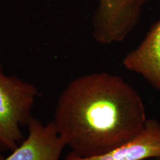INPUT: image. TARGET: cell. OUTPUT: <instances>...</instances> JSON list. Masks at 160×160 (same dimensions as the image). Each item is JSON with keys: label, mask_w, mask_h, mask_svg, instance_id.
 Wrapping results in <instances>:
<instances>
[{"label": "cell", "mask_w": 160, "mask_h": 160, "mask_svg": "<svg viewBox=\"0 0 160 160\" xmlns=\"http://www.w3.org/2000/svg\"><path fill=\"white\" fill-rule=\"evenodd\" d=\"M147 119L142 99L131 85L119 76L96 72L67 86L52 121L72 153L89 158L131 140Z\"/></svg>", "instance_id": "6da1fadb"}, {"label": "cell", "mask_w": 160, "mask_h": 160, "mask_svg": "<svg viewBox=\"0 0 160 160\" xmlns=\"http://www.w3.org/2000/svg\"><path fill=\"white\" fill-rule=\"evenodd\" d=\"M38 95L33 84L7 75L0 66V152H11L25 138L22 127L33 117Z\"/></svg>", "instance_id": "7a4b0ae2"}, {"label": "cell", "mask_w": 160, "mask_h": 160, "mask_svg": "<svg viewBox=\"0 0 160 160\" xmlns=\"http://www.w3.org/2000/svg\"><path fill=\"white\" fill-rule=\"evenodd\" d=\"M92 20V34L108 45L124 40L137 26L143 4L152 0H98Z\"/></svg>", "instance_id": "3957f363"}, {"label": "cell", "mask_w": 160, "mask_h": 160, "mask_svg": "<svg viewBox=\"0 0 160 160\" xmlns=\"http://www.w3.org/2000/svg\"><path fill=\"white\" fill-rule=\"evenodd\" d=\"M26 127L28 137L0 160H60L67 146L52 121L45 125L32 117Z\"/></svg>", "instance_id": "277c9868"}, {"label": "cell", "mask_w": 160, "mask_h": 160, "mask_svg": "<svg viewBox=\"0 0 160 160\" xmlns=\"http://www.w3.org/2000/svg\"><path fill=\"white\" fill-rule=\"evenodd\" d=\"M160 158V123L148 119L137 136L116 148L97 157L84 158L69 152L65 160H149Z\"/></svg>", "instance_id": "5b68a950"}, {"label": "cell", "mask_w": 160, "mask_h": 160, "mask_svg": "<svg viewBox=\"0 0 160 160\" xmlns=\"http://www.w3.org/2000/svg\"><path fill=\"white\" fill-rule=\"evenodd\" d=\"M123 65L141 75L160 94V19L141 43L126 55Z\"/></svg>", "instance_id": "8992f818"}, {"label": "cell", "mask_w": 160, "mask_h": 160, "mask_svg": "<svg viewBox=\"0 0 160 160\" xmlns=\"http://www.w3.org/2000/svg\"><path fill=\"white\" fill-rule=\"evenodd\" d=\"M149 160H160V158H155V159H151Z\"/></svg>", "instance_id": "52a82bcc"}]
</instances>
